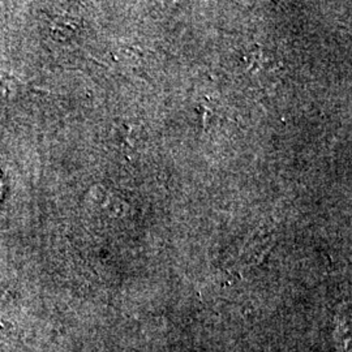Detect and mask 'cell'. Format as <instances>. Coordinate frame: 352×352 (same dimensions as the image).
I'll list each match as a JSON object with an SVG mask.
<instances>
[{
  "label": "cell",
  "mask_w": 352,
  "mask_h": 352,
  "mask_svg": "<svg viewBox=\"0 0 352 352\" xmlns=\"http://www.w3.org/2000/svg\"><path fill=\"white\" fill-rule=\"evenodd\" d=\"M1 195H3V182H1V176H0V201H1Z\"/></svg>",
  "instance_id": "obj_1"
}]
</instances>
